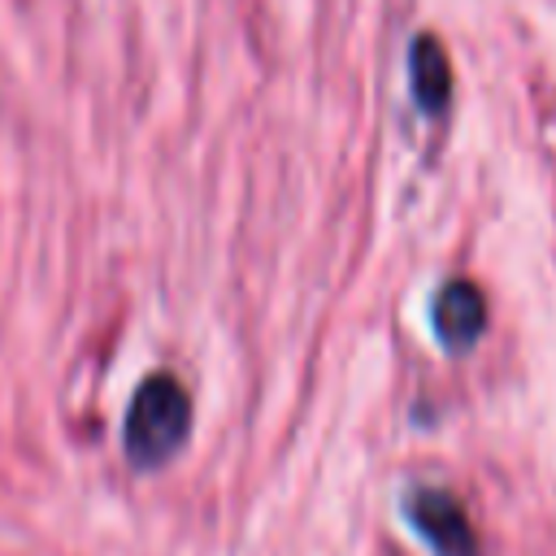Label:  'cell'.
I'll list each match as a JSON object with an SVG mask.
<instances>
[{
    "label": "cell",
    "instance_id": "obj_1",
    "mask_svg": "<svg viewBox=\"0 0 556 556\" xmlns=\"http://www.w3.org/2000/svg\"><path fill=\"white\" fill-rule=\"evenodd\" d=\"M191 430V395L174 374H148L139 391L130 395L126 421H122V447L130 465L156 469L165 465Z\"/></svg>",
    "mask_w": 556,
    "mask_h": 556
},
{
    "label": "cell",
    "instance_id": "obj_4",
    "mask_svg": "<svg viewBox=\"0 0 556 556\" xmlns=\"http://www.w3.org/2000/svg\"><path fill=\"white\" fill-rule=\"evenodd\" d=\"M408 87H413V100L421 113L439 117L452 100V65L439 48L434 35H417L408 43Z\"/></svg>",
    "mask_w": 556,
    "mask_h": 556
},
{
    "label": "cell",
    "instance_id": "obj_3",
    "mask_svg": "<svg viewBox=\"0 0 556 556\" xmlns=\"http://www.w3.org/2000/svg\"><path fill=\"white\" fill-rule=\"evenodd\" d=\"M430 326L439 334V343L447 352H465L478 343V334L486 330V304H482V291L465 278H452L439 287L434 304H430Z\"/></svg>",
    "mask_w": 556,
    "mask_h": 556
},
{
    "label": "cell",
    "instance_id": "obj_2",
    "mask_svg": "<svg viewBox=\"0 0 556 556\" xmlns=\"http://www.w3.org/2000/svg\"><path fill=\"white\" fill-rule=\"evenodd\" d=\"M404 517L434 556H478V534L456 495L434 491V486H413L404 495Z\"/></svg>",
    "mask_w": 556,
    "mask_h": 556
}]
</instances>
